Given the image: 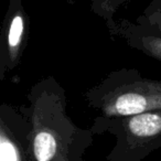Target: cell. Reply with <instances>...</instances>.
Instances as JSON below:
<instances>
[{
  "instance_id": "1",
  "label": "cell",
  "mask_w": 161,
  "mask_h": 161,
  "mask_svg": "<svg viewBox=\"0 0 161 161\" xmlns=\"http://www.w3.org/2000/svg\"><path fill=\"white\" fill-rule=\"evenodd\" d=\"M19 107L29 123L34 161H78L94 141L90 128L78 127L69 116L66 92L54 76L36 82Z\"/></svg>"
},
{
  "instance_id": "2",
  "label": "cell",
  "mask_w": 161,
  "mask_h": 161,
  "mask_svg": "<svg viewBox=\"0 0 161 161\" xmlns=\"http://www.w3.org/2000/svg\"><path fill=\"white\" fill-rule=\"evenodd\" d=\"M90 108L101 116L129 117L161 110V80L130 67L114 69L84 93Z\"/></svg>"
},
{
  "instance_id": "3",
  "label": "cell",
  "mask_w": 161,
  "mask_h": 161,
  "mask_svg": "<svg viewBox=\"0 0 161 161\" xmlns=\"http://www.w3.org/2000/svg\"><path fill=\"white\" fill-rule=\"evenodd\" d=\"M90 129L94 135L114 137V146L105 161H142L161 148V110L129 117L98 115Z\"/></svg>"
},
{
  "instance_id": "4",
  "label": "cell",
  "mask_w": 161,
  "mask_h": 161,
  "mask_svg": "<svg viewBox=\"0 0 161 161\" xmlns=\"http://www.w3.org/2000/svg\"><path fill=\"white\" fill-rule=\"evenodd\" d=\"M30 18L23 0H9L0 36V80L20 65L28 44Z\"/></svg>"
},
{
  "instance_id": "5",
  "label": "cell",
  "mask_w": 161,
  "mask_h": 161,
  "mask_svg": "<svg viewBox=\"0 0 161 161\" xmlns=\"http://www.w3.org/2000/svg\"><path fill=\"white\" fill-rule=\"evenodd\" d=\"M0 161H34L27 117L7 103L0 106Z\"/></svg>"
},
{
  "instance_id": "6",
  "label": "cell",
  "mask_w": 161,
  "mask_h": 161,
  "mask_svg": "<svg viewBox=\"0 0 161 161\" xmlns=\"http://www.w3.org/2000/svg\"><path fill=\"white\" fill-rule=\"evenodd\" d=\"M109 36L113 39L121 40L130 49L141 52L161 63V36L152 33L135 21L127 19L118 20Z\"/></svg>"
},
{
  "instance_id": "7",
  "label": "cell",
  "mask_w": 161,
  "mask_h": 161,
  "mask_svg": "<svg viewBox=\"0 0 161 161\" xmlns=\"http://www.w3.org/2000/svg\"><path fill=\"white\" fill-rule=\"evenodd\" d=\"M130 0H90L91 9L105 22L109 34L114 31L118 20L116 14L121 7Z\"/></svg>"
},
{
  "instance_id": "8",
  "label": "cell",
  "mask_w": 161,
  "mask_h": 161,
  "mask_svg": "<svg viewBox=\"0 0 161 161\" xmlns=\"http://www.w3.org/2000/svg\"><path fill=\"white\" fill-rule=\"evenodd\" d=\"M135 22L152 33L161 36V0H151Z\"/></svg>"
},
{
  "instance_id": "9",
  "label": "cell",
  "mask_w": 161,
  "mask_h": 161,
  "mask_svg": "<svg viewBox=\"0 0 161 161\" xmlns=\"http://www.w3.org/2000/svg\"><path fill=\"white\" fill-rule=\"evenodd\" d=\"M78 161H87V160H85V159H84V158H82V159H80V160H78Z\"/></svg>"
}]
</instances>
